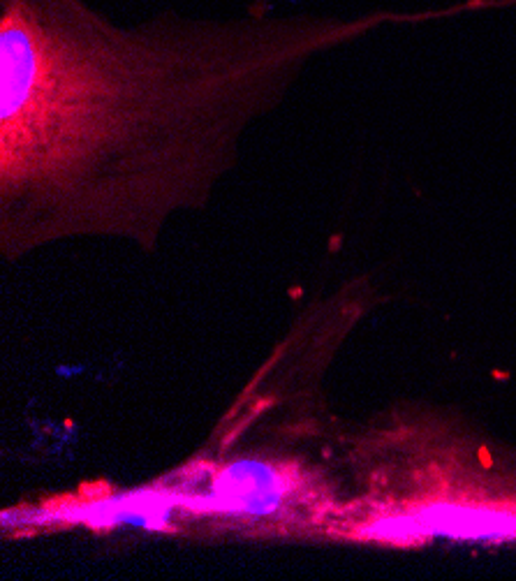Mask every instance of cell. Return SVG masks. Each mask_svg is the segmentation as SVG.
<instances>
[{"mask_svg": "<svg viewBox=\"0 0 516 581\" xmlns=\"http://www.w3.org/2000/svg\"><path fill=\"white\" fill-rule=\"evenodd\" d=\"M375 19L172 10L121 26L88 0H0V257L160 246L209 207L253 125Z\"/></svg>", "mask_w": 516, "mask_h": 581, "instance_id": "cell-1", "label": "cell"}]
</instances>
